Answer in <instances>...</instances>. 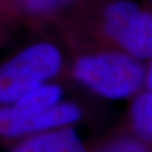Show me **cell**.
I'll use <instances>...</instances> for the list:
<instances>
[{
	"mask_svg": "<svg viewBox=\"0 0 152 152\" xmlns=\"http://www.w3.org/2000/svg\"><path fill=\"white\" fill-rule=\"evenodd\" d=\"M62 66L60 50L51 43L27 46L0 66V105H10L54 78Z\"/></svg>",
	"mask_w": 152,
	"mask_h": 152,
	"instance_id": "cell-1",
	"label": "cell"
},
{
	"mask_svg": "<svg viewBox=\"0 0 152 152\" xmlns=\"http://www.w3.org/2000/svg\"><path fill=\"white\" fill-rule=\"evenodd\" d=\"M73 75L90 90L109 99L131 96L144 79L142 65L133 58L121 53L82 56L75 64Z\"/></svg>",
	"mask_w": 152,
	"mask_h": 152,
	"instance_id": "cell-2",
	"label": "cell"
},
{
	"mask_svg": "<svg viewBox=\"0 0 152 152\" xmlns=\"http://www.w3.org/2000/svg\"><path fill=\"white\" fill-rule=\"evenodd\" d=\"M105 29L130 54L152 56V14L130 0L115 1L105 11Z\"/></svg>",
	"mask_w": 152,
	"mask_h": 152,
	"instance_id": "cell-3",
	"label": "cell"
},
{
	"mask_svg": "<svg viewBox=\"0 0 152 152\" xmlns=\"http://www.w3.org/2000/svg\"><path fill=\"white\" fill-rule=\"evenodd\" d=\"M81 118L80 108L72 103H58L46 109L33 110L15 105L0 106V136L18 137L56 130Z\"/></svg>",
	"mask_w": 152,
	"mask_h": 152,
	"instance_id": "cell-4",
	"label": "cell"
},
{
	"mask_svg": "<svg viewBox=\"0 0 152 152\" xmlns=\"http://www.w3.org/2000/svg\"><path fill=\"white\" fill-rule=\"evenodd\" d=\"M11 152H88L72 129L61 127L29 135Z\"/></svg>",
	"mask_w": 152,
	"mask_h": 152,
	"instance_id": "cell-5",
	"label": "cell"
},
{
	"mask_svg": "<svg viewBox=\"0 0 152 152\" xmlns=\"http://www.w3.org/2000/svg\"><path fill=\"white\" fill-rule=\"evenodd\" d=\"M62 89L56 85L44 83L38 87L32 89L31 91L23 95L17 102L10 105H15L19 108L33 109H46L56 105L61 102Z\"/></svg>",
	"mask_w": 152,
	"mask_h": 152,
	"instance_id": "cell-6",
	"label": "cell"
},
{
	"mask_svg": "<svg viewBox=\"0 0 152 152\" xmlns=\"http://www.w3.org/2000/svg\"><path fill=\"white\" fill-rule=\"evenodd\" d=\"M132 121L136 133L152 143V91L144 92L132 106Z\"/></svg>",
	"mask_w": 152,
	"mask_h": 152,
	"instance_id": "cell-7",
	"label": "cell"
},
{
	"mask_svg": "<svg viewBox=\"0 0 152 152\" xmlns=\"http://www.w3.org/2000/svg\"><path fill=\"white\" fill-rule=\"evenodd\" d=\"M26 11L31 14H46L60 8L70 0H17Z\"/></svg>",
	"mask_w": 152,
	"mask_h": 152,
	"instance_id": "cell-8",
	"label": "cell"
},
{
	"mask_svg": "<svg viewBox=\"0 0 152 152\" xmlns=\"http://www.w3.org/2000/svg\"><path fill=\"white\" fill-rule=\"evenodd\" d=\"M102 152H149V150L134 140H121L109 144Z\"/></svg>",
	"mask_w": 152,
	"mask_h": 152,
	"instance_id": "cell-9",
	"label": "cell"
},
{
	"mask_svg": "<svg viewBox=\"0 0 152 152\" xmlns=\"http://www.w3.org/2000/svg\"><path fill=\"white\" fill-rule=\"evenodd\" d=\"M152 58V56H151ZM148 83H149V87L152 91V62L151 65H150V71H149V78H148Z\"/></svg>",
	"mask_w": 152,
	"mask_h": 152,
	"instance_id": "cell-10",
	"label": "cell"
}]
</instances>
